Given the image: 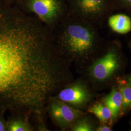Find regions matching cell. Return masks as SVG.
<instances>
[{
  "label": "cell",
  "mask_w": 131,
  "mask_h": 131,
  "mask_svg": "<svg viewBox=\"0 0 131 131\" xmlns=\"http://www.w3.org/2000/svg\"><path fill=\"white\" fill-rule=\"evenodd\" d=\"M63 43L69 55L76 59L89 57L100 44V38L92 26L75 23L66 29Z\"/></svg>",
  "instance_id": "1"
},
{
  "label": "cell",
  "mask_w": 131,
  "mask_h": 131,
  "mask_svg": "<svg viewBox=\"0 0 131 131\" xmlns=\"http://www.w3.org/2000/svg\"><path fill=\"white\" fill-rule=\"evenodd\" d=\"M75 8L83 17L103 22L116 9L115 0H74Z\"/></svg>",
  "instance_id": "2"
},
{
  "label": "cell",
  "mask_w": 131,
  "mask_h": 131,
  "mask_svg": "<svg viewBox=\"0 0 131 131\" xmlns=\"http://www.w3.org/2000/svg\"><path fill=\"white\" fill-rule=\"evenodd\" d=\"M120 64L117 48L113 46L108 50L104 55L94 62L89 70L90 75L97 82L106 81L118 70Z\"/></svg>",
  "instance_id": "3"
},
{
  "label": "cell",
  "mask_w": 131,
  "mask_h": 131,
  "mask_svg": "<svg viewBox=\"0 0 131 131\" xmlns=\"http://www.w3.org/2000/svg\"><path fill=\"white\" fill-rule=\"evenodd\" d=\"M58 100L76 107L86 105L91 99V94L84 84L78 83L62 89L57 96Z\"/></svg>",
  "instance_id": "4"
},
{
  "label": "cell",
  "mask_w": 131,
  "mask_h": 131,
  "mask_svg": "<svg viewBox=\"0 0 131 131\" xmlns=\"http://www.w3.org/2000/svg\"><path fill=\"white\" fill-rule=\"evenodd\" d=\"M50 112L53 119L63 127L72 124L84 114L59 100L52 101Z\"/></svg>",
  "instance_id": "5"
},
{
  "label": "cell",
  "mask_w": 131,
  "mask_h": 131,
  "mask_svg": "<svg viewBox=\"0 0 131 131\" xmlns=\"http://www.w3.org/2000/svg\"><path fill=\"white\" fill-rule=\"evenodd\" d=\"M31 7L33 11L41 19H51L58 8L56 0H32Z\"/></svg>",
  "instance_id": "6"
},
{
  "label": "cell",
  "mask_w": 131,
  "mask_h": 131,
  "mask_svg": "<svg viewBox=\"0 0 131 131\" xmlns=\"http://www.w3.org/2000/svg\"><path fill=\"white\" fill-rule=\"evenodd\" d=\"M104 103L112 113L113 119L117 118L122 111V94L118 87L114 88L110 93L104 98Z\"/></svg>",
  "instance_id": "7"
},
{
  "label": "cell",
  "mask_w": 131,
  "mask_h": 131,
  "mask_svg": "<svg viewBox=\"0 0 131 131\" xmlns=\"http://www.w3.org/2000/svg\"><path fill=\"white\" fill-rule=\"evenodd\" d=\"M108 23L111 29L116 33L125 34L131 31V19L125 14L111 15Z\"/></svg>",
  "instance_id": "8"
},
{
  "label": "cell",
  "mask_w": 131,
  "mask_h": 131,
  "mask_svg": "<svg viewBox=\"0 0 131 131\" xmlns=\"http://www.w3.org/2000/svg\"><path fill=\"white\" fill-rule=\"evenodd\" d=\"M88 111L94 115L103 123L107 124L112 121V113L104 103H96L89 108Z\"/></svg>",
  "instance_id": "9"
},
{
  "label": "cell",
  "mask_w": 131,
  "mask_h": 131,
  "mask_svg": "<svg viewBox=\"0 0 131 131\" xmlns=\"http://www.w3.org/2000/svg\"><path fill=\"white\" fill-rule=\"evenodd\" d=\"M118 88L122 94V111L127 112L131 109V86L124 80L117 81Z\"/></svg>",
  "instance_id": "10"
},
{
  "label": "cell",
  "mask_w": 131,
  "mask_h": 131,
  "mask_svg": "<svg viewBox=\"0 0 131 131\" xmlns=\"http://www.w3.org/2000/svg\"><path fill=\"white\" fill-rule=\"evenodd\" d=\"M72 127L74 131H91L93 130L92 125L86 119L77 120Z\"/></svg>",
  "instance_id": "11"
},
{
  "label": "cell",
  "mask_w": 131,
  "mask_h": 131,
  "mask_svg": "<svg viewBox=\"0 0 131 131\" xmlns=\"http://www.w3.org/2000/svg\"><path fill=\"white\" fill-rule=\"evenodd\" d=\"M9 130L10 131H29V128L22 121L12 122L9 125Z\"/></svg>",
  "instance_id": "12"
},
{
  "label": "cell",
  "mask_w": 131,
  "mask_h": 131,
  "mask_svg": "<svg viewBox=\"0 0 131 131\" xmlns=\"http://www.w3.org/2000/svg\"><path fill=\"white\" fill-rule=\"evenodd\" d=\"M116 9H123L131 14V0H115Z\"/></svg>",
  "instance_id": "13"
},
{
  "label": "cell",
  "mask_w": 131,
  "mask_h": 131,
  "mask_svg": "<svg viewBox=\"0 0 131 131\" xmlns=\"http://www.w3.org/2000/svg\"><path fill=\"white\" fill-rule=\"evenodd\" d=\"M97 131H112V129L111 127L107 126V125L104 124L103 123V125L99 126L97 129Z\"/></svg>",
  "instance_id": "14"
},
{
  "label": "cell",
  "mask_w": 131,
  "mask_h": 131,
  "mask_svg": "<svg viewBox=\"0 0 131 131\" xmlns=\"http://www.w3.org/2000/svg\"><path fill=\"white\" fill-rule=\"evenodd\" d=\"M5 130V127L3 123L0 121V131H4Z\"/></svg>",
  "instance_id": "15"
},
{
  "label": "cell",
  "mask_w": 131,
  "mask_h": 131,
  "mask_svg": "<svg viewBox=\"0 0 131 131\" xmlns=\"http://www.w3.org/2000/svg\"><path fill=\"white\" fill-rule=\"evenodd\" d=\"M127 82H128V83L131 86V75L129 76V77L128 78V79L127 80Z\"/></svg>",
  "instance_id": "16"
}]
</instances>
